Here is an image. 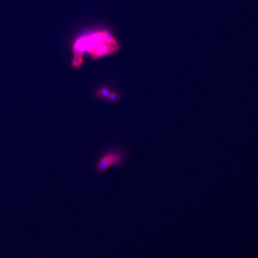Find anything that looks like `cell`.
Instances as JSON below:
<instances>
[{"label": "cell", "instance_id": "cell-1", "mask_svg": "<svg viewBox=\"0 0 258 258\" xmlns=\"http://www.w3.org/2000/svg\"><path fill=\"white\" fill-rule=\"evenodd\" d=\"M122 158L119 154H106L98 161L96 164V171L99 173H102L111 166H118L122 163Z\"/></svg>", "mask_w": 258, "mask_h": 258}, {"label": "cell", "instance_id": "cell-2", "mask_svg": "<svg viewBox=\"0 0 258 258\" xmlns=\"http://www.w3.org/2000/svg\"><path fill=\"white\" fill-rule=\"evenodd\" d=\"M113 51L108 46V43L103 41L96 46L94 52L92 53V57L94 59H96L102 57V56L111 53Z\"/></svg>", "mask_w": 258, "mask_h": 258}, {"label": "cell", "instance_id": "cell-3", "mask_svg": "<svg viewBox=\"0 0 258 258\" xmlns=\"http://www.w3.org/2000/svg\"><path fill=\"white\" fill-rule=\"evenodd\" d=\"M83 63V57L81 56H75L72 60V65L75 68L79 67Z\"/></svg>", "mask_w": 258, "mask_h": 258}, {"label": "cell", "instance_id": "cell-4", "mask_svg": "<svg viewBox=\"0 0 258 258\" xmlns=\"http://www.w3.org/2000/svg\"><path fill=\"white\" fill-rule=\"evenodd\" d=\"M110 91L106 88H102L101 90H99V92L97 93V95L99 96L100 97H106L108 98L110 95Z\"/></svg>", "mask_w": 258, "mask_h": 258}, {"label": "cell", "instance_id": "cell-5", "mask_svg": "<svg viewBox=\"0 0 258 258\" xmlns=\"http://www.w3.org/2000/svg\"><path fill=\"white\" fill-rule=\"evenodd\" d=\"M108 44L109 47L113 52H116L119 50V46L117 42L115 41V40L114 38H112L111 40H110L109 42H108Z\"/></svg>", "mask_w": 258, "mask_h": 258}, {"label": "cell", "instance_id": "cell-6", "mask_svg": "<svg viewBox=\"0 0 258 258\" xmlns=\"http://www.w3.org/2000/svg\"><path fill=\"white\" fill-rule=\"evenodd\" d=\"M108 99H109L110 100L112 101H118V100H120V97L116 93L111 92L110 95H109V96H108Z\"/></svg>", "mask_w": 258, "mask_h": 258}, {"label": "cell", "instance_id": "cell-7", "mask_svg": "<svg viewBox=\"0 0 258 258\" xmlns=\"http://www.w3.org/2000/svg\"><path fill=\"white\" fill-rule=\"evenodd\" d=\"M73 52L75 56H81L83 55V51L82 50H81L78 47L74 46L73 47Z\"/></svg>", "mask_w": 258, "mask_h": 258}, {"label": "cell", "instance_id": "cell-8", "mask_svg": "<svg viewBox=\"0 0 258 258\" xmlns=\"http://www.w3.org/2000/svg\"><path fill=\"white\" fill-rule=\"evenodd\" d=\"M102 35H103V37L104 40L105 41H106L107 43L109 42L110 40H111V39L113 38L111 36V35L110 34V33H108V32L102 31Z\"/></svg>", "mask_w": 258, "mask_h": 258}]
</instances>
